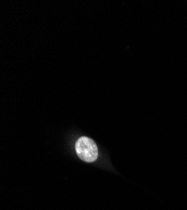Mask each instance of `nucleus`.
Here are the masks:
<instances>
[{"label": "nucleus", "mask_w": 187, "mask_h": 210, "mask_svg": "<svg viewBox=\"0 0 187 210\" xmlns=\"http://www.w3.org/2000/svg\"><path fill=\"white\" fill-rule=\"evenodd\" d=\"M78 157L86 162H93L98 157V150L96 143L88 137H81L75 146Z\"/></svg>", "instance_id": "obj_1"}]
</instances>
